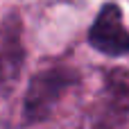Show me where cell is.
<instances>
[{
	"label": "cell",
	"instance_id": "1",
	"mask_svg": "<svg viewBox=\"0 0 129 129\" xmlns=\"http://www.w3.org/2000/svg\"><path fill=\"white\" fill-rule=\"evenodd\" d=\"M77 79H79L77 73L73 68H63V66L39 70L25 88L23 122L25 125H36V122L48 120L52 116L54 107L66 95V91L77 84Z\"/></svg>",
	"mask_w": 129,
	"mask_h": 129
},
{
	"label": "cell",
	"instance_id": "2",
	"mask_svg": "<svg viewBox=\"0 0 129 129\" xmlns=\"http://www.w3.org/2000/svg\"><path fill=\"white\" fill-rule=\"evenodd\" d=\"M88 43L104 57L129 54V29L122 20V9L116 2H104L88 29Z\"/></svg>",
	"mask_w": 129,
	"mask_h": 129
},
{
	"label": "cell",
	"instance_id": "3",
	"mask_svg": "<svg viewBox=\"0 0 129 129\" xmlns=\"http://www.w3.org/2000/svg\"><path fill=\"white\" fill-rule=\"evenodd\" d=\"M23 43H20V25L18 20L0 23V95L9 93L14 82L18 79L23 66Z\"/></svg>",
	"mask_w": 129,
	"mask_h": 129
}]
</instances>
